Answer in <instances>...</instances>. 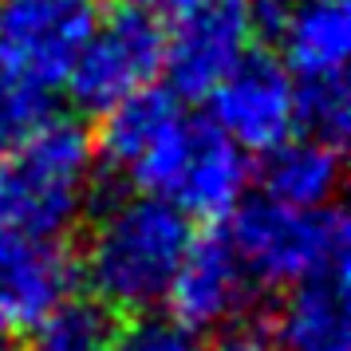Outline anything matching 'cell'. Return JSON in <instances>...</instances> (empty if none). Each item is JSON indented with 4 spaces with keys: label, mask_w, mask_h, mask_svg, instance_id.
Listing matches in <instances>:
<instances>
[{
    "label": "cell",
    "mask_w": 351,
    "mask_h": 351,
    "mask_svg": "<svg viewBox=\"0 0 351 351\" xmlns=\"http://www.w3.org/2000/svg\"><path fill=\"white\" fill-rule=\"evenodd\" d=\"M276 339L285 351H351L348 265L288 288L276 319Z\"/></svg>",
    "instance_id": "13"
},
{
    "label": "cell",
    "mask_w": 351,
    "mask_h": 351,
    "mask_svg": "<svg viewBox=\"0 0 351 351\" xmlns=\"http://www.w3.org/2000/svg\"><path fill=\"white\" fill-rule=\"evenodd\" d=\"M0 351H12V348H4V343H0Z\"/></svg>",
    "instance_id": "21"
},
{
    "label": "cell",
    "mask_w": 351,
    "mask_h": 351,
    "mask_svg": "<svg viewBox=\"0 0 351 351\" xmlns=\"http://www.w3.org/2000/svg\"><path fill=\"white\" fill-rule=\"evenodd\" d=\"M339 178H343L339 146L312 138V134H292V138H285L280 146L269 150L265 197L296 209H319L332 206Z\"/></svg>",
    "instance_id": "14"
},
{
    "label": "cell",
    "mask_w": 351,
    "mask_h": 351,
    "mask_svg": "<svg viewBox=\"0 0 351 351\" xmlns=\"http://www.w3.org/2000/svg\"><path fill=\"white\" fill-rule=\"evenodd\" d=\"M253 285L292 288L348 265V221L335 206L296 209L272 197H245L233 209V233Z\"/></svg>",
    "instance_id": "3"
},
{
    "label": "cell",
    "mask_w": 351,
    "mask_h": 351,
    "mask_svg": "<svg viewBox=\"0 0 351 351\" xmlns=\"http://www.w3.org/2000/svg\"><path fill=\"white\" fill-rule=\"evenodd\" d=\"M114 332V312L107 304L67 292L28 324V351H107Z\"/></svg>",
    "instance_id": "15"
},
{
    "label": "cell",
    "mask_w": 351,
    "mask_h": 351,
    "mask_svg": "<svg viewBox=\"0 0 351 351\" xmlns=\"http://www.w3.org/2000/svg\"><path fill=\"white\" fill-rule=\"evenodd\" d=\"M351 119L348 75L343 80H308L296 83V134H312L324 143H343Z\"/></svg>",
    "instance_id": "16"
},
{
    "label": "cell",
    "mask_w": 351,
    "mask_h": 351,
    "mask_svg": "<svg viewBox=\"0 0 351 351\" xmlns=\"http://www.w3.org/2000/svg\"><path fill=\"white\" fill-rule=\"evenodd\" d=\"M127 8H134V12H143V16L158 20L162 28H170L178 16H186L197 0H123Z\"/></svg>",
    "instance_id": "20"
},
{
    "label": "cell",
    "mask_w": 351,
    "mask_h": 351,
    "mask_svg": "<svg viewBox=\"0 0 351 351\" xmlns=\"http://www.w3.org/2000/svg\"><path fill=\"white\" fill-rule=\"evenodd\" d=\"M272 36L296 83L343 80L351 60V0H292Z\"/></svg>",
    "instance_id": "12"
},
{
    "label": "cell",
    "mask_w": 351,
    "mask_h": 351,
    "mask_svg": "<svg viewBox=\"0 0 351 351\" xmlns=\"http://www.w3.org/2000/svg\"><path fill=\"white\" fill-rule=\"evenodd\" d=\"M99 0H0V67L60 91L95 28Z\"/></svg>",
    "instance_id": "6"
},
{
    "label": "cell",
    "mask_w": 351,
    "mask_h": 351,
    "mask_svg": "<svg viewBox=\"0 0 351 351\" xmlns=\"http://www.w3.org/2000/svg\"><path fill=\"white\" fill-rule=\"evenodd\" d=\"M51 103H56V91H44L24 75L0 67V154L20 138H28L40 123H48Z\"/></svg>",
    "instance_id": "17"
},
{
    "label": "cell",
    "mask_w": 351,
    "mask_h": 351,
    "mask_svg": "<svg viewBox=\"0 0 351 351\" xmlns=\"http://www.w3.org/2000/svg\"><path fill=\"white\" fill-rule=\"evenodd\" d=\"M193 217L162 193L130 190L95 213L83 241V276L111 312H150L166 304Z\"/></svg>",
    "instance_id": "1"
},
{
    "label": "cell",
    "mask_w": 351,
    "mask_h": 351,
    "mask_svg": "<svg viewBox=\"0 0 351 351\" xmlns=\"http://www.w3.org/2000/svg\"><path fill=\"white\" fill-rule=\"evenodd\" d=\"M206 99L209 123L245 154H269L296 134V80L272 56L249 51Z\"/></svg>",
    "instance_id": "8"
},
{
    "label": "cell",
    "mask_w": 351,
    "mask_h": 351,
    "mask_svg": "<svg viewBox=\"0 0 351 351\" xmlns=\"http://www.w3.org/2000/svg\"><path fill=\"white\" fill-rule=\"evenodd\" d=\"M249 292H253V276L229 233H202V237L193 233L170 280L166 304L174 308L178 324L202 335L237 324L249 308Z\"/></svg>",
    "instance_id": "9"
},
{
    "label": "cell",
    "mask_w": 351,
    "mask_h": 351,
    "mask_svg": "<svg viewBox=\"0 0 351 351\" xmlns=\"http://www.w3.org/2000/svg\"><path fill=\"white\" fill-rule=\"evenodd\" d=\"M256 20L249 0H197L186 16L166 28L170 91L182 99H206L233 67L253 51Z\"/></svg>",
    "instance_id": "7"
},
{
    "label": "cell",
    "mask_w": 351,
    "mask_h": 351,
    "mask_svg": "<svg viewBox=\"0 0 351 351\" xmlns=\"http://www.w3.org/2000/svg\"><path fill=\"white\" fill-rule=\"evenodd\" d=\"M162 60H166V28L123 4L114 16L95 20L83 51L75 56L67 87L80 107L103 114L107 107L158 80Z\"/></svg>",
    "instance_id": "5"
},
{
    "label": "cell",
    "mask_w": 351,
    "mask_h": 351,
    "mask_svg": "<svg viewBox=\"0 0 351 351\" xmlns=\"http://www.w3.org/2000/svg\"><path fill=\"white\" fill-rule=\"evenodd\" d=\"M107 351H206L202 335L178 319H138L127 332H114Z\"/></svg>",
    "instance_id": "18"
},
{
    "label": "cell",
    "mask_w": 351,
    "mask_h": 351,
    "mask_svg": "<svg viewBox=\"0 0 351 351\" xmlns=\"http://www.w3.org/2000/svg\"><path fill=\"white\" fill-rule=\"evenodd\" d=\"M249 182H253L249 154L233 138H225L213 123H202L190 158L170 190V202L182 206L190 217L221 221V217H233V209L249 197Z\"/></svg>",
    "instance_id": "11"
},
{
    "label": "cell",
    "mask_w": 351,
    "mask_h": 351,
    "mask_svg": "<svg viewBox=\"0 0 351 351\" xmlns=\"http://www.w3.org/2000/svg\"><path fill=\"white\" fill-rule=\"evenodd\" d=\"M197 127L202 119H193L182 107V95L150 83L103 111L95 154L130 190L170 197L182 166L190 158Z\"/></svg>",
    "instance_id": "4"
},
{
    "label": "cell",
    "mask_w": 351,
    "mask_h": 351,
    "mask_svg": "<svg viewBox=\"0 0 351 351\" xmlns=\"http://www.w3.org/2000/svg\"><path fill=\"white\" fill-rule=\"evenodd\" d=\"M221 332L225 335L217 343V351H285L276 332L265 328V324H256V319H237V324H229Z\"/></svg>",
    "instance_id": "19"
},
{
    "label": "cell",
    "mask_w": 351,
    "mask_h": 351,
    "mask_svg": "<svg viewBox=\"0 0 351 351\" xmlns=\"http://www.w3.org/2000/svg\"><path fill=\"white\" fill-rule=\"evenodd\" d=\"M75 265L60 241L20 233L0 221V335L28 328L40 312L71 292Z\"/></svg>",
    "instance_id": "10"
},
{
    "label": "cell",
    "mask_w": 351,
    "mask_h": 351,
    "mask_svg": "<svg viewBox=\"0 0 351 351\" xmlns=\"http://www.w3.org/2000/svg\"><path fill=\"white\" fill-rule=\"evenodd\" d=\"M95 138L51 114L0 154V221L44 241H64L95 193Z\"/></svg>",
    "instance_id": "2"
}]
</instances>
